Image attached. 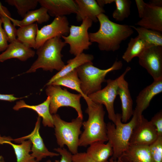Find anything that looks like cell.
I'll use <instances>...</instances> for the list:
<instances>
[{
	"mask_svg": "<svg viewBox=\"0 0 162 162\" xmlns=\"http://www.w3.org/2000/svg\"><path fill=\"white\" fill-rule=\"evenodd\" d=\"M97 18L99 28L96 32L89 33V37L91 42L97 43L101 51L114 52L118 50L122 42L134 33L130 26L113 22L104 13L100 14Z\"/></svg>",
	"mask_w": 162,
	"mask_h": 162,
	"instance_id": "cell-1",
	"label": "cell"
},
{
	"mask_svg": "<svg viewBox=\"0 0 162 162\" xmlns=\"http://www.w3.org/2000/svg\"><path fill=\"white\" fill-rule=\"evenodd\" d=\"M84 99L87 105L85 112L88 118L82 122L84 130L79 138V146L86 147L94 142L108 141L103 105L94 102L88 97Z\"/></svg>",
	"mask_w": 162,
	"mask_h": 162,
	"instance_id": "cell-2",
	"label": "cell"
},
{
	"mask_svg": "<svg viewBox=\"0 0 162 162\" xmlns=\"http://www.w3.org/2000/svg\"><path fill=\"white\" fill-rule=\"evenodd\" d=\"M66 45L59 37L47 40L37 49L38 58L25 73L35 72L39 68L50 72L54 70H60L65 65L61 52Z\"/></svg>",
	"mask_w": 162,
	"mask_h": 162,
	"instance_id": "cell-3",
	"label": "cell"
},
{
	"mask_svg": "<svg viewBox=\"0 0 162 162\" xmlns=\"http://www.w3.org/2000/svg\"><path fill=\"white\" fill-rule=\"evenodd\" d=\"M137 119L133 113L129 122L123 123L121 114L116 113L115 124L109 122L106 124L108 141L112 146L113 154L111 158L113 159L120 158L129 148L131 135Z\"/></svg>",
	"mask_w": 162,
	"mask_h": 162,
	"instance_id": "cell-4",
	"label": "cell"
},
{
	"mask_svg": "<svg viewBox=\"0 0 162 162\" xmlns=\"http://www.w3.org/2000/svg\"><path fill=\"white\" fill-rule=\"evenodd\" d=\"M122 66V61L116 60L111 67L105 69L95 67L92 62L79 66L76 70L82 93L88 96L101 89L102 83L106 81V75L110 72L121 69Z\"/></svg>",
	"mask_w": 162,
	"mask_h": 162,
	"instance_id": "cell-5",
	"label": "cell"
},
{
	"mask_svg": "<svg viewBox=\"0 0 162 162\" xmlns=\"http://www.w3.org/2000/svg\"><path fill=\"white\" fill-rule=\"evenodd\" d=\"M52 116L57 144L60 148L66 145L72 154H76L78 152L83 120L77 117L68 122L62 119L58 114H53Z\"/></svg>",
	"mask_w": 162,
	"mask_h": 162,
	"instance_id": "cell-6",
	"label": "cell"
},
{
	"mask_svg": "<svg viewBox=\"0 0 162 162\" xmlns=\"http://www.w3.org/2000/svg\"><path fill=\"white\" fill-rule=\"evenodd\" d=\"M46 93L50 98V111L51 114L56 113L60 108L69 106L74 109L76 111L78 117L83 119L80 100L82 95L80 94L70 93L65 88L61 86L50 85L47 86Z\"/></svg>",
	"mask_w": 162,
	"mask_h": 162,
	"instance_id": "cell-7",
	"label": "cell"
},
{
	"mask_svg": "<svg viewBox=\"0 0 162 162\" xmlns=\"http://www.w3.org/2000/svg\"><path fill=\"white\" fill-rule=\"evenodd\" d=\"M82 22L79 26L70 25L68 35L61 36L65 44L69 45L70 52L75 56L88 50L92 44L88 30L92 26L93 22L88 18L83 19Z\"/></svg>",
	"mask_w": 162,
	"mask_h": 162,
	"instance_id": "cell-8",
	"label": "cell"
},
{
	"mask_svg": "<svg viewBox=\"0 0 162 162\" xmlns=\"http://www.w3.org/2000/svg\"><path fill=\"white\" fill-rule=\"evenodd\" d=\"M106 82L107 85L105 87L88 97L94 102L105 106L109 118L114 124L116 114L114 110V102L118 95L117 79H108Z\"/></svg>",
	"mask_w": 162,
	"mask_h": 162,
	"instance_id": "cell-9",
	"label": "cell"
},
{
	"mask_svg": "<svg viewBox=\"0 0 162 162\" xmlns=\"http://www.w3.org/2000/svg\"><path fill=\"white\" fill-rule=\"evenodd\" d=\"M138 57L140 65L146 70L154 80L162 78V46L147 48Z\"/></svg>",
	"mask_w": 162,
	"mask_h": 162,
	"instance_id": "cell-10",
	"label": "cell"
},
{
	"mask_svg": "<svg viewBox=\"0 0 162 162\" xmlns=\"http://www.w3.org/2000/svg\"><path fill=\"white\" fill-rule=\"evenodd\" d=\"M69 30V22L65 16L55 17L50 24L38 29L36 49H37L50 39L68 35Z\"/></svg>",
	"mask_w": 162,
	"mask_h": 162,
	"instance_id": "cell-11",
	"label": "cell"
},
{
	"mask_svg": "<svg viewBox=\"0 0 162 162\" xmlns=\"http://www.w3.org/2000/svg\"><path fill=\"white\" fill-rule=\"evenodd\" d=\"M158 137L154 127L142 115L137 119L130 141V146H148Z\"/></svg>",
	"mask_w": 162,
	"mask_h": 162,
	"instance_id": "cell-12",
	"label": "cell"
},
{
	"mask_svg": "<svg viewBox=\"0 0 162 162\" xmlns=\"http://www.w3.org/2000/svg\"><path fill=\"white\" fill-rule=\"evenodd\" d=\"M40 120L41 118L38 116L34 128L30 134L18 138L12 139V141H14L18 143L22 140L26 139L29 140L32 143L31 154L37 162H39L43 158L48 157H52L59 155L58 153L50 151L45 145L39 133Z\"/></svg>",
	"mask_w": 162,
	"mask_h": 162,
	"instance_id": "cell-13",
	"label": "cell"
},
{
	"mask_svg": "<svg viewBox=\"0 0 162 162\" xmlns=\"http://www.w3.org/2000/svg\"><path fill=\"white\" fill-rule=\"evenodd\" d=\"M129 67H127L124 72L117 78L118 83V95L119 96L122 104L121 120L126 123L133 116V102L128 87V82L125 79L126 74L130 70Z\"/></svg>",
	"mask_w": 162,
	"mask_h": 162,
	"instance_id": "cell-14",
	"label": "cell"
},
{
	"mask_svg": "<svg viewBox=\"0 0 162 162\" xmlns=\"http://www.w3.org/2000/svg\"><path fill=\"white\" fill-rule=\"evenodd\" d=\"M162 92V78L154 80L139 93L136 99V106L134 114L138 119L142 116L143 111L149 106L152 98Z\"/></svg>",
	"mask_w": 162,
	"mask_h": 162,
	"instance_id": "cell-15",
	"label": "cell"
},
{
	"mask_svg": "<svg viewBox=\"0 0 162 162\" xmlns=\"http://www.w3.org/2000/svg\"><path fill=\"white\" fill-rule=\"evenodd\" d=\"M38 3L47 10L49 15L57 17L76 14L77 6L73 0H38Z\"/></svg>",
	"mask_w": 162,
	"mask_h": 162,
	"instance_id": "cell-16",
	"label": "cell"
},
{
	"mask_svg": "<svg viewBox=\"0 0 162 162\" xmlns=\"http://www.w3.org/2000/svg\"><path fill=\"white\" fill-rule=\"evenodd\" d=\"M135 25L162 32V7L145 3L142 17Z\"/></svg>",
	"mask_w": 162,
	"mask_h": 162,
	"instance_id": "cell-17",
	"label": "cell"
},
{
	"mask_svg": "<svg viewBox=\"0 0 162 162\" xmlns=\"http://www.w3.org/2000/svg\"><path fill=\"white\" fill-rule=\"evenodd\" d=\"M35 52L26 46L16 39L8 45L6 50L0 54V62L12 58H16L22 61H25L33 57Z\"/></svg>",
	"mask_w": 162,
	"mask_h": 162,
	"instance_id": "cell-18",
	"label": "cell"
},
{
	"mask_svg": "<svg viewBox=\"0 0 162 162\" xmlns=\"http://www.w3.org/2000/svg\"><path fill=\"white\" fill-rule=\"evenodd\" d=\"M77 6L76 19L80 22L88 18L93 22L98 21L97 16L105 11L103 8L100 7L95 0H75Z\"/></svg>",
	"mask_w": 162,
	"mask_h": 162,
	"instance_id": "cell-19",
	"label": "cell"
},
{
	"mask_svg": "<svg viewBox=\"0 0 162 162\" xmlns=\"http://www.w3.org/2000/svg\"><path fill=\"white\" fill-rule=\"evenodd\" d=\"M50 98L49 96L45 101L42 103L36 105H30L26 103L23 100L17 101L13 107V109L16 111L23 108L32 109L35 111L38 114V116L42 118V123L45 127L53 128V120L52 115L50 111Z\"/></svg>",
	"mask_w": 162,
	"mask_h": 162,
	"instance_id": "cell-20",
	"label": "cell"
},
{
	"mask_svg": "<svg viewBox=\"0 0 162 162\" xmlns=\"http://www.w3.org/2000/svg\"><path fill=\"white\" fill-rule=\"evenodd\" d=\"M120 158L123 162H153L147 146H130Z\"/></svg>",
	"mask_w": 162,
	"mask_h": 162,
	"instance_id": "cell-21",
	"label": "cell"
},
{
	"mask_svg": "<svg viewBox=\"0 0 162 162\" xmlns=\"http://www.w3.org/2000/svg\"><path fill=\"white\" fill-rule=\"evenodd\" d=\"M98 141L89 145L86 153L95 162H110L108 160L113 154V150L110 143L106 144Z\"/></svg>",
	"mask_w": 162,
	"mask_h": 162,
	"instance_id": "cell-22",
	"label": "cell"
},
{
	"mask_svg": "<svg viewBox=\"0 0 162 162\" xmlns=\"http://www.w3.org/2000/svg\"><path fill=\"white\" fill-rule=\"evenodd\" d=\"M94 58L93 55L82 53L72 59L68 60L67 64L54 75L46 83V86L50 85L53 82L73 70L77 69L84 64L92 62Z\"/></svg>",
	"mask_w": 162,
	"mask_h": 162,
	"instance_id": "cell-23",
	"label": "cell"
},
{
	"mask_svg": "<svg viewBox=\"0 0 162 162\" xmlns=\"http://www.w3.org/2000/svg\"><path fill=\"white\" fill-rule=\"evenodd\" d=\"M50 19V16L47 10L41 7L37 9L28 12L22 20H15L11 17L10 20L14 26L20 27L34 23L35 22L42 24L48 21Z\"/></svg>",
	"mask_w": 162,
	"mask_h": 162,
	"instance_id": "cell-24",
	"label": "cell"
},
{
	"mask_svg": "<svg viewBox=\"0 0 162 162\" xmlns=\"http://www.w3.org/2000/svg\"><path fill=\"white\" fill-rule=\"evenodd\" d=\"M38 29L37 23L20 27L17 29L16 39L27 47L36 49Z\"/></svg>",
	"mask_w": 162,
	"mask_h": 162,
	"instance_id": "cell-25",
	"label": "cell"
},
{
	"mask_svg": "<svg viewBox=\"0 0 162 162\" xmlns=\"http://www.w3.org/2000/svg\"><path fill=\"white\" fill-rule=\"evenodd\" d=\"M12 140L4 142V144L12 146L16 156V162H37L30 154L32 143L29 140L22 141L19 143L20 144H16L12 142Z\"/></svg>",
	"mask_w": 162,
	"mask_h": 162,
	"instance_id": "cell-26",
	"label": "cell"
},
{
	"mask_svg": "<svg viewBox=\"0 0 162 162\" xmlns=\"http://www.w3.org/2000/svg\"><path fill=\"white\" fill-rule=\"evenodd\" d=\"M50 85L63 86L74 90L80 94L84 99L88 97L83 94L81 90L80 81L76 69L57 79Z\"/></svg>",
	"mask_w": 162,
	"mask_h": 162,
	"instance_id": "cell-27",
	"label": "cell"
},
{
	"mask_svg": "<svg viewBox=\"0 0 162 162\" xmlns=\"http://www.w3.org/2000/svg\"><path fill=\"white\" fill-rule=\"evenodd\" d=\"M148 47L145 42L138 35L134 38H131L122 58L127 62L129 63L134 58L138 57Z\"/></svg>",
	"mask_w": 162,
	"mask_h": 162,
	"instance_id": "cell-28",
	"label": "cell"
},
{
	"mask_svg": "<svg viewBox=\"0 0 162 162\" xmlns=\"http://www.w3.org/2000/svg\"><path fill=\"white\" fill-rule=\"evenodd\" d=\"M138 33V36L143 40L148 47L153 46H162V32L141 27L130 26Z\"/></svg>",
	"mask_w": 162,
	"mask_h": 162,
	"instance_id": "cell-29",
	"label": "cell"
},
{
	"mask_svg": "<svg viewBox=\"0 0 162 162\" xmlns=\"http://www.w3.org/2000/svg\"><path fill=\"white\" fill-rule=\"evenodd\" d=\"M11 15L7 8L2 6L0 2V19L3 23L4 29L8 38V42L11 43L16 38L17 29L11 22Z\"/></svg>",
	"mask_w": 162,
	"mask_h": 162,
	"instance_id": "cell-30",
	"label": "cell"
},
{
	"mask_svg": "<svg viewBox=\"0 0 162 162\" xmlns=\"http://www.w3.org/2000/svg\"><path fill=\"white\" fill-rule=\"evenodd\" d=\"M114 2L116 7L112 13V17L116 21H123L130 15L131 2L130 0H114Z\"/></svg>",
	"mask_w": 162,
	"mask_h": 162,
	"instance_id": "cell-31",
	"label": "cell"
},
{
	"mask_svg": "<svg viewBox=\"0 0 162 162\" xmlns=\"http://www.w3.org/2000/svg\"><path fill=\"white\" fill-rule=\"evenodd\" d=\"M9 5L15 7L19 15L22 18L28 11L34 10L38 3V0H6Z\"/></svg>",
	"mask_w": 162,
	"mask_h": 162,
	"instance_id": "cell-32",
	"label": "cell"
},
{
	"mask_svg": "<svg viewBox=\"0 0 162 162\" xmlns=\"http://www.w3.org/2000/svg\"><path fill=\"white\" fill-rule=\"evenodd\" d=\"M148 147L153 162H162V136H158Z\"/></svg>",
	"mask_w": 162,
	"mask_h": 162,
	"instance_id": "cell-33",
	"label": "cell"
},
{
	"mask_svg": "<svg viewBox=\"0 0 162 162\" xmlns=\"http://www.w3.org/2000/svg\"><path fill=\"white\" fill-rule=\"evenodd\" d=\"M154 127L158 136H162V111L156 113L150 121Z\"/></svg>",
	"mask_w": 162,
	"mask_h": 162,
	"instance_id": "cell-34",
	"label": "cell"
},
{
	"mask_svg": "<svg viewBox=\"0 0 162 162\" xmlns=\"http://www.w3.org/2000/svg\"><path fill=\"white\" fill-rule=\"evenodd\" d=\"M61 156L60 160H56L54 162H74L72 154L66 149L63 148H57L54 149Z\"/></svg>",
	"mask_w": 162,
	"mask_h": 162,
	"instance_id": "cell-35",
	"label": "cell"
},
{
	"mask_svg": "<svg viewBox=\"0 0 162 162\" xmlns=\"http://www.w3.org/2000/svg\"><path fill=\"white\" fill-rule=\"evenodd\" d=\"M2 22L0 19V52L4 51L8 44V38L7 34L2 26Z\"/></svg>",
	"mask_w": 162,
	"mask_h": 162,
	"instance_id": "cell-36",
	"label": "cell"
},
{
	"mask_svg": "<svg viewBox=\"0 0 162 162\" xmlns=\"http://www.w3.org/2000/svg\"><path fill=\"white\" fill-rule=\"evenodd\" d=\"M74 162H95L86 152L77 153L72 155Z\"/></svg>",
	"mask_w": 162,
	"mask_h": 162,
	"instance_id": "cell-37",
	"label": "cell"
},
{
	"mask_svg": "<svg viewBox=\"0 0 162 162\" xmlns=\"http://www.w3.org/2000/svg\"><path fill=\"white\" fill-rule=\"evenodd\" d=\"M135 2L137 8L139 17H142L145 9V2L142 0H136Z\"/></svg>",
	"mask_w": 162,
	"mask_h": 162,
	"instance_id": "cell-38",
	"label": "cell"
},
{
	"mask_svg": "<svg viewBox=\"0 0 162 162\" xmlns=\"http://www.w3.org/2000/svg\"><path fill=\"white\" fill-rule=\"evenodd\" d=\"M15 97L13 94H0V100L12 102L23 98Z\"/></svg>",
	"mask_w": 162,
	"mask_h": 162,
	"instance_id": "cell-39",
	"label": "cell"
},
{
	"mask_svg": "<svg viewBox=\"0 0 162 162\" xmlns=\"http://www.w3.org/2000/svg\"><path fill=\"white\" fill-rule=\"evenodd\" d=\"M96 1L99 5L103 8L105 4H111L114 2V0H97Z\"/></svg>",
	"mask_w": 162,
	"mask_h": 162,
	"instance_id": "cell-40",
	"label": "cell"
},
{
	"mask_svg": "<svg viewBox=\"0 0 162 162\" xmlns=\"http://www.w3.org/2000/svg\"><path fill=\"white\" fill-rule=\"evenodd\" d=\"M8 139V137L5 136H2L0 135V145L4 144V142L7 140ZM0 162H5L3 157L0 155Z\"/></svg>",
	"mask_w": 162,
	"mask_h": 162,
	"instance_id": "cell-41",
	"label": "cell"
},
{
	"mask_svg": "<svg viewBox=\"0 0 162 162\" xmlns=\"http://www.w3.org/2000/svg\"><path fill=\"white\" fill-rule=\"evenodd\" d=\"M149 3L156 6L162 7V1L161 0H151Z\"/></svg>",
	"mask_w": 162,
	"mask_h": 162,
	"instance_id": "cell-42",
	"label": "cell"
},
{
	"mask_svg": "<svg viewBox=\"0 0 162 162\" xmlns=\"http://www.w3.org/2000/svg\"><path fill=\"white\" fill-rule=\"evenodd\" d=\"M109 161L110 162H123L120 158L116 160H113L111 158L109 160Z\"/></svg>",
	"mask_w": 162,
	"mask_h": 162,
	"instance_id": "cell-43",
	"label": "cell"
},
{
	"mask_svg": "<svg viewBox=\"0 0 162 162\" xmlns=\"http://www.w3.org/2000/svg\"><path fill=\"white\" fill-rule=\"evenodd\" d=\"M45 162H52L51 160H48L46 161Z\"/></svg>",
	"mask_w": 162,
	"mask_h": 162,
	"instance_id": "cell-44",
	"label": "cell"
}]
</instances>
